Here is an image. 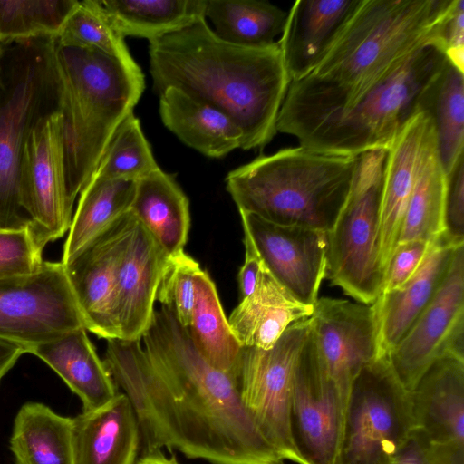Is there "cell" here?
<instances>
[{"instance_id": "24", "label": "cell", "mask_w": 464, "mask_h": 464, "mask_svg": "<svg viewBox=\"0 0 464 464\" xmlns=\"http://www.w3.org/2000/svg\"><path fill=\"white\" fill-rule=\"evenodd\" d=\"M53 369L82 402L83 411L97 410L118 393L109 371L85 327L67 331L28 350Z\"/></svg>"}, {"instance_id": "14", "label": "cell", "mask_w": 464, "mask_h": 464, "mask_svg": "<svg viewBox=\"0 0 464 464\" xmlns=\"http://www.w3.org/2000/svg\"><path fill=\"white\" fill-rule=\"evenodd\" d=\"M464 245L457 248L436 295L387 353L391 368L410 392L444 353L464 358Z\"/></svg>"}, {"instance_id": "44", "label": "cell", "mask_w": 464, "mask_h": 464, "mask_svg": "<svg viewBox=\"0 0 464 464\" xmlns=\"http://www.w3.org/2000/svg\"><path fill=\"white\" fill-rule=\"evenodd\" d=\"M246 248L245 262L238 273L241 299L249 296L255 290L262 266L261 259L248 235L244 232Z\"/></svg>"}, {"instance_id": "27", "label": "cell", "mask_w": 464, "mask_h": 464, "mask_svg": "<svg viewBox=\"0 0 464 464\" xmlns=\"http://www.w3.org/2000/svg\"><path fill=\"white\" fill-rule=\"evenodd\" d=\"M130 211L169 258L184 252L190 227L189 202L171 175L159 168L139 179Z\"/></svg>"}, {"instance_id": "10", "label": "cell", "mask_w": 464, "mask_h": 464, "mask_svg": "<svg viewBox=\"0 0 464 464\" xmlns=\"http://www.w3.org/2000/svg\"><path fill=\"white\" fill-rule=\"evenodd\" d=\"M310 317L292 324L268 350L242 347L237 385L241 401L266 439L285 460L303 464L294 446L290 403L295 362Z\"/></svg>"}, {"instance_id": "11", "label": "cell", "mask_w": 464, "mask_h": 464, "mask_svg": "<svg viewBox=\"0 0 464 464\" xmlns=\"http://www.w3.org/2000/svg\"><path fill=\"white\" fill-rule=\"evenodd\" d=\"M85 327L62 262L44 261L33 274L0 279V339L28 350Z\"/></svg>"}, {"instance_id": "16", "label": "cell", "mask_w": 464, "mask_h": 464, "mask_svg": "<svg viewBox=\"0 0 464 464\" xmlns=\"http://www.w3.org/2000/svg\"><path fill=\"white\" fill-rule=\"evenodd\" d=\"M310 319L318 352L346 402L355 376L382 355L373 305L320 297Z\"/></svg>"}, {"instance_id": "3", "label": "cell", "mask_w": 464, "mask_h": 464, "mask_svg": "<svg viewBox=\"0 0 464 464\" xmlns=\"http://www.w3.org/2000/svg\"><path fill=\"white\" fill-rule=\"evenodd\" d=\"M149 43L159 93L176 88L226 113L242 131L243 150L273 140L291 82L277 42L262 48L235 45L218 37L202 17Z\"/></svg>"}, {"instance_id": "38", "label": "cell", "mask_w": 464, "mask_h": 464, "mask_svg": "<svg viewBox=\"0 0 464 464\" xmlns=\"http://www.w3.org/2000/svg\"><path fill=\"white\" fill-rule=\"evenodd\" d=\"M200 268L185 252L169 258L157 292L160 305L170 309L179 324L187 328L195 304V277Z\"/></svg>"}, {"instance_id": "39", "label": "cell", "mask_w": 464, "mask_h": 464, "mask_svg": "<svg viewBox=\"0 0 464 464\" xmlns=\"http://www.w3.org/2000/svg\"><path fill=\"white\" fill-rule=\"evenodd\" d=\"M43 250L30 227L0 230V279L35 272L44 263Z\"/></svg>"}, {"instance_id": "19", "label": "cell", "mask_w": 464, "mask_h": 464, "mask_svg": "<svg viewBox=\"0 0 464 464\" xmlns=\"http://www.w3.org/2000/svg\"><path fill=\"white\" fill-rule=\"evenodd\" d=\"M414 429L432 444L464 445V358L444 353L409 392Z\"/></svg>"}, {"instance_id": "37", "label": "cell", "mask_w": 464, "mask_h": 464, "mask_svg": "<svg viewBox=\"0 0 464 464\" xmlns=\"http://www.w3.org/2000/svg\"><path fill=\"white\" fill-rule=\"evenodd\" d=\"M53 40L63 47L94 49L121 59L132 58L102 1H79Z\"/></svg>"}, {"instance_id": "1", "label": "cell", "mask_w": 464, "mask_h": 464, "mask_svg": "<svg viewBox=\"0 0 464 464\" xmlns=\"http://www.w3.org/2000/svg\"><path fill=\"white\" fill-rule=\"evenodd\" d=\"M140 340H107L102 360L130 401L141 456L176 449L211 464H284L248 411L237 381L214 368L160 305Z\"/></svg>"}, {"instance_id": "21", "label": "cell", "mask_w": 464, "mask_h": 464, "mask_svg": "<svg viewBox=\"0 0 464 464\" xmlns=\"http://www.w3.org/2000/svg\"><path fill=\"white\" fill-rule=\"evenodd\" d=\"M362 0H297L277 41L291 82L309 75L323 60Z\"/></svg>"}, {"instance_id": "22", "label": "cell", "mask_w": 464, "mask_h": 464, "mask_svg": "<svg viewBox=\"0 0 464 464\" xmlns=\"http://www.w3.org/2000/svg\"><path fill=\"white\" fill-rule=\"evenodd\" d=\"M459 246L440 237L433 242L418 271L404 285L382 293L372 304L382 355L397 345L436 295Z\"/></svg>"}, {"instance_id": "25", "label": "cell", "mask_w": 464, "mask_h": 464, "mask_svg": "<svg viewBox=\"0 0 464 464\" xmlns=\"http://www.w3.org/2000/svg\"><path fill=\"white\" fill-rule=\"evenodd\" d=\"M313 312L314 306L297 301L262 263L254 292L241 299L227 322L242 347L268 350L292 324L310 317Z\"/></svg>"}, {"instance_id": "8", "label": "cell", "mask_w": 464, "mask_h": 464, "mask_svg": "<svg viewBox=\"0 0 464 464\" xmlns=\"http://www.w3.org/2000/svg\"><path fill=\"white\" fill-rule=\"evenodd\" d=\"M413 429L409 392L381 355L352 382L334 464H392Z\"/></svg>"}, {"instance_id": "32", "label": "cell", "mask_w": 464, "mask_h": 464, "mask_svg": "<svg viewBox=\"0 0 464 464\" xmlns=\"http://www.w3.org/2000/svg\"><path fill=\"white\" fill-rule=\"evenodd\" d=\"M287 13L257 0H206L205 18L214 33L229 44L250 48L267 47L283 33Z\"/></svg>"}, {"instance_id": "30", "label": "cell", "mask_w": 464, "mask_h": 464, "mask_svg": "<svg viewBox=\"0 0 464 464\" xmlns=\"http://www.w3.org/2000/svg\"><path fill=\"white\" fill-rule=\"evenodd\" d=\"M446 189L447 175L440 161L431 121L398 243L411 240L433 243L443 235Z\"/></svg>"}, {"instance_id": "40", "label": "cell", "mask_w": 464, "mask_h": 464, "mask_svg": "<svg viewBox=\"0 0 464 464\" xmlns=\"http://www.w3.org/2000/svg\"><path fill=\"white\" fill-rule=\"evenodd\" d=\"M432 244L422 240L398 243L388 263L382 293L404 285L420 267Z\"/></svg>"}, {"instance_id": "12", "label": "cell", "mask_w": 464, "mask_h": 464, "mask_svg": "<svg viewBox=\"0 0 464 464\" xmlns=\"http://www.w3.org/2000/svg\"><path fill=\"white\" fill-rule=\"evenodd\" d=\"M20 196L33 220L30 228L43 248L69 230L73 208L67 195L63 117L58 110L43 115L25 140Z\"/></svg>"}, {"instance_id": "34", "label": "cell", "mask_w": 464, "mask_h": 464, "mask_svg": "<svg viewBox=\"0 0 464 464\" xmlns=\"http://www.w3.org/2000/svg\"><path fill=\"white\" fill-rule=\"evenodd\" d=\"M423 111L431 119L440 161L448 175L464 152V72L449 62Z\"/></svg>"}, {"instance_id": "28", "label": "cell", "mask_w": 464, "mask_h": 464, "mask_svg": "<svg viewBox=\"0 0 464 464\" xmlns=\"http://www.w3.org/2000/svg\"><path fill=\"white\" fill-rule=\"evenodd\" d=\"M10 449L14 464H74L72 418L26 402L14 418Z\"/></svg>"}, {"instance_id": "47", "label": "cell", "mask_w": 464, "mask_h": 464, "mask_svg": "<svg viewBox=\"0 0 464 464\" xmlns=\"http://www.w3.org/2000/svg\"><path fill=\"white\" fill-rule=\"evenodd\" d=\"M135 464H180L175 456L167 457L163 452L140 456Z\"/></svg>"}, {"instance_id": "23", "label": "cell", "mask_w": 464, "mask_h": 464, "mask_svg": "<svg viewBox=\"0 0 464 464\" xmlns=\"http://www.w3.org/2000/svg\"><path fill=\"white\" fill-rule=\"evenodd\" d=\"M74 464H135L140 430L134 408L123 392L102 407L72 418Z\"/></svg>"}, {"instance_id": "42", "label": "cell", "mask_w": 464, "mask_h": 464, "mask_svg": "<svg viewBox=\"0 0 464 464\" xmlns=\"http://www.w3.org/2000/svg\"><path fill=\"white\" fill-rule=\"evenodd\" d=\"M435 43L448 61L464 72V1L452 0L437 27Z\"/></svg>"}, {"instance_id": "7", "label": "cell", "mask_w": 464, "mask_h": 464, "mask_svg": "<svg viewBox=\"0 0 464 464\" xmlns=\"http://www.w3.org/2000/svg\"><path fill=\"white\" fill-rule=\"evenodd\" d=\"M386 150L359 156L348 198L326 232V278L357 302L372 304L382 293L379 227Z\"/></svg>"}, {"instance_id": "29", "label": "cell", "mask_w": 464, "mask_h": 464, "mask_svg": "<svg viewBox=\"0 0 464 464\" xmlns=\"http://www.w3.org/2000/svg\"><path fill=\"white\" fill-rule=\"evenodd\" d=\"M136 181L125 179H89L79 194L63 247V265L70 262L112 222L130 210Z\"/></svg>"}, {"instance_id": "2", "label": "cell", "mask_w": 464, "mask_h": 464, "mask_svg": "<svg viewBox=\"0 0 464 464\" xmlns=\"http://www.w3.org/2000/svg\"><path fill=\"white\" fill-rule=\"evenodd\" d=\"M452 0H362L307 76L291 82L276 130L300 140L353 106L412 53L434 42Z\"/></svg>"}, {"instance_id": "9", "label": "cell", "mask_w": 464, "mask_h": 464, "mask_svg": "<svg viewBox=\"0 0 464 464\" xmlns=\"http://www.w3.org/2000/svg\"><path fill=\"white\" fill-rule=\"evenodd\" d=\"M23 51L0 96V230L32 227L20 196L24 146L32 128L47 113L48 102L55 99L48 40Z\"/></svg>"}, {"instance_id": "13", "label": "cell", "mask_w": 464, "mask_h": 464, "mask_svg": "<svg viewBox=\"0 0 464 464\" xmlns=\"http://www.w3.org/2000/svg\"><path fill=\"white\" fill-rule=\"evenodd\" d=\"M345 405L310 327L295 362L290 403L292 439L303 464L335 463Z\"/></svg>"}, {"instance_id": "26", "label": "cell", "mask_w": 464, "mask_h": 464, "mask_svg": "<svg viewBox=\"0 0 464 464\" xmlns=\"http://www.w3.org/2000/svg\"><path fill=\"white\" fill-rule=\"evenodd\" d=\"M160 114L182 142L208 157L221 158L241 148L242 131L228 115L176 88L160 93Z\"/></svg>"}, {"instance_id": "48", "label": "cell", "mask_w": 464, "mask_h": 464, "mask_svg": "<svg viewBox=\"0 0 464 464\" xmlns=\"http://www.w3.org/2000/svg\"><path fill=\"white\" fill-rule=\"evenodd\" d=\"M2 53H3V50H2V47H1V44H0V92L4 89V86H5V83H4L3 79H2V72H1Z\"/></svg>"}, {"instance_id": "15", "label": "cell", "mask_w": 464, "mask_h": 464, "mask_svg": "<svg viewBox=\"0 0 464 464\" xmlns=\"http://www.w3.org/2000/svg\"><path fill=\"white\" fill-rule=\"evenodd\" d=\"M264 266L300 303L314 306L326 277V232L266 221L239 212Z\"/></svg>"}, {"instance_id": "17", "label": "cell", "mask_w": 464, "mask_h": 464, "mask_svg": "<svg viewBox=\"0 0 464 464\" xmlns=\"http://www.w3.org/2000/svg\"><path fill=\"white\" fill-rule=\"evenodd\" d=\"M134 219L126 212L63 265L86 330L106 340L120 338L116 273Z\"/></svg>"}, {"instance_id": "5", "label": "cell", "mask_w": 464, "mask_h": 464, "mask_svg": "<svg viewBox=\"0 0 464 464\" xmlns=\"http://www.w3.org/2000/svg\"><path fill=\"white\" fill-rule=\"evenodd\" d=\"M359 156L286 148L231 170L227 190L239 212L328 232L355 178Z\"/></svg>"}, {"instance_id": "20", "label": "cell", "mask_w": 464, "mask_h": 464, "mask_svg": "<svg viewBox=\"0 0 464 464\" xmlns=\"http://www.w3.org/2000/svg\"><path fill=\"white\" fill-rule=\"evenodd\" d=\"M430 122L426 111L417 113L386 150L379 227V261L383 277L399 242Z\"/></svg>"}, {"instance_id": "36", "label": "cell", "mask_w": 464, "mask_h": 464, "mask_svg": "<svg viewBox=\"0 0 464 464\" xmlns=\"http://www.w3.org/2000/svg\"><path fill=\"white\" fill-rule=\"evenodd\" d=\"M159 168L140 121L131 112L113 133L90 179L138 180Z\"/></svg>"}, {"instance_id": "6", "label": "cell", "mask_w": 464, "mask_h": 464, "mask_svg": "<svg viewBox=\"0 0 464 464\" xmlns=\"http://www.w3.org/2000/svg\"><path fill=\"white\" fill-rule=\"evenodd\" d=\"M449 61L429 42L345 111L330 117L298 140L324 153L357 157L387 150L405 125L423 111L430 91Z\"/></svg>"}, {"instance_id": "33", "label": "cell", "mask_w": 464, "mask_h": 464, "mask_svg": "<svg viewBox=\"0 0 464 464\" xmlns=\"http://www.w3.org/2000/svg\"><path fill=\"white\" fill-rule=\"evenodd\" d=\"M102 3L122 37H141L149 42L205 17L206 8V0H104Z\"/></svg>"}, {"instance_id": "31", "label": "cell", "mask_w": 464, "mask_h": 464, "mask_svg": "<svg viewBox=\"0 0 464 464\" xmlns=\"http://www.w3.org/2000/svg\"><path fill=\"white\" fill-rule=\"evenodd\" d=\"M188 330L207 362L237 381L242 346L231 332L214 282L201 268L195 277V304Z\"/></svg>"}, {"instance_id": "35", "label": "cell", "mask_w": 464, "mask_h": 464, "mask_svg": "<svg viewBox=\"0 0 464 464\" xmlns=\"http://www.w3.org/2000/svg\"><path fill=\"white\" fill-rule=\"evenodd\" d=\"M77 0H0V44L56 38Z\"/></svg>"}, {"instance_id": "4", "label": "cell", "mask_w": 464, "mask_h": 464, "mask_svg": "<svg viewBox=\"0 0 464 464\" xmlns=\"http://www.w3.org/2000/svg\"><path fill=\"white\" fill-rule=\"evenodd\" d=\"M48 46L56 110L63 117L67 195L73 208L113 133L141 97L144 74L133 58L63 47L53 39Z\"/></svg>"}, {"instance_id": "45", "label": "cell", "mask_w": 464, "mask_h": 464, "mask_svg": "<svg viewBox=\"0 0 464 464\" xmlns=\"http://www.w3.org/2000/svg\"><path fill=\"white\" fill-rule=\"evenodd\" d=\"M27 353L26 348L14 342L0 339V383L18 359Z\"/></svg>"}, {"instance_id": "41", "label": "cell", "mask_w": 464, "mask_h": 464, "mask_svg": "<svg viewBox=\"0 0 464 464\" xmlns=\"http://www.w3.org/2000/svg\"><path fill=\"white\" fill-rule=\"evenodd\" d=\"M441 237L454 246L464 245V157L447 175L444 233Z\"/></svg>"}, {"instance_id": "46", "label": "cell", "mask_w": 464, "mask_h": 464, "mask_svg": "<svg viewBox=\"0 0 464 464\" xmlns=\"http://www.w3.org/2000/svg\"><path fill=\"white\" fill-rule=\"evenodd\" d=\"M439 464H464V445L432 444Z\"/></svg>"}, {"instance_id": "18", "label": "cell", "mask_w": 464, "mask_h": 464, "mask_svg": "<svg viewBox=\"0 0 464 464\" xmlns=\"http://www.w3.org/2000/svg\"><path fill=\"white\" fill-rule=\"evenodd\" d=\"M169 262V256L135 217L117 266L119 339L141 340L150 324L158 288Z\"/></svg>"}, {"instance_id": "43", "label": "cell", "mask_w": 464, "mask_h": 464, "mask_svg": "<svg viewBox=\"0 0 464 464\" xmlns=\"http://www.w3.org/2000/svg\"><path fill=\"white\" fill-rule=\"evenodd\" d=\"M392 464H439L432 443L420 430L413 429Z\"/></svg>"}]
</instances>
